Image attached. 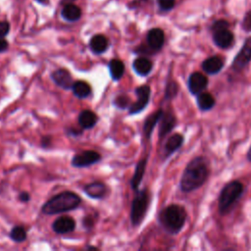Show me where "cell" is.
Segmentation results:
<instances>
[{
    "mask_svg": "<svg viewBox=\"0 0 251 251\" xmlns=\"http://www.w3.org/2000/svg\"><path fill=\"white\" fill-rule=\"evenodd\" d=\"M84 192L87 194V196L95 199H101L105 196L107 187L106 185L101 181H93L91 183H88L83 188Z\"/></svg>",
    "mask_w": 251,
    "mask_h": 251,
    "instance_id": "16",
    "label": "cell"
},
{
    "mask_svg": "<svg viewBox=\"0 0 251 251\" xmlns=\"http://www.w3.org/2000/svg\"><path fill=\"white\" fill-rule=\"evenodd\" d=\"M101 160V156L98 152L93 150H85L73 157L72 165L76 168L88 167Z\"/></svg>",
    "mask_w": 251,
    "mask_h": 251,
    "instance_id": "8",
    "label": "cell"
},
{
    "mask_svg": "<svg viewBox=\"0 0 251 251\" xmlns=\"http://www.w3.org/2000/svg\"><path fill=\"white\" fill-rule=\"evenodd\" d=\"M64 3H66V4H69V3H71V2H73V1H75V0H62Z\"/></svg>",
    "mask_w": 251,
    "mask_h": 251,
    "instance_id": "39",
    "label": "cell"
},
{
    "mask_svg": "<svg viewBox=\"0 0 251 251\" xmlns=\"http://www.w3.org/2000/svg\"><path fill=\"white\" fill-rule=\"evenodd\" d=\"M10 29V25L7 22H0V38H4Z\"/></svg>",
    "mask_w": 251,
    "mask_h": 251,
    "instance_id": "32",
    "label": "cell"
},
{
    "mask_svg": "<svg viewBox=\"0 0 251 251\" xmlns=\"http://www.w3.org/2000/svg\"><path fill=\"white\" fill-rule=\"evenodd\" d=\"M37 1H39V2H44V1H46V0H37Z\"/></svg>",
    "mask_w": 251,
    "mask_h": 251,
    "instance_id": "40",
    "label": "cell"
},
{
    "mask_svg": "<svg viewBox=\"0 0 251 251\" xmlns=\"http://www.w3.org/2000/svg\"><path fill=\"white\" fill-rule=\"evenodd\" d=\"M8 48V42L4 38H0V53L6 51Z\"/></svg>",
    "mask_w": 251,
    "mask_h": 251,
    "instance_id": "36",
    "label": "cell"
},
{
    "mask_svg": "<svg viewBox=\"0 0 251 251\" xmlns=\"http://www.w3.org/2000/svg\"><path fill=\"white\" fill-rule=\"evenodd\" d=\"M243 192V184L240 181L232 180L226 184L219 195V211L225 214L237 201Z\"/></svg>",
    "mask_w": 251,
    "mask_h": 251,
    "instance_id": "4",
    "label": "cell"
},
{
    "mask_svg": "<svg viewBox=\"0 0 251 251\" xmlns=\"http://www.w3.org/2000/svg\"><path fill=\"white\" fill-rule=\"evenodd\" d=\"M163 114H164V111L162 109H159L146 118L143 126V132L147 138H150L155 126L160 122Z\"/></svg>",
    "mask_w": 251,
    "mask_h": 251,
    "instance_id": "17",
    "label": "cell"
},
{
    "mask_svg": "<svg viewBox=\"0 0 251 251\" xmlns=\"http://www.w3.org/2000/svg\"><path fill=\"white\" fill-rule=\"evenodd\" d=\"M243 26H244L245 29L251 30V13H249V14L245 17V19H244V21H243Z\"/></svg>",
    "mask_w": 251,
    "mask_h": 251,
    "instance_id": "34",
    "label": "cell"
},
{
    "mask_svg": "<svg viewBox=\"0 0 251 251\" xmlns=\"http://www.w3.org/2000/svg\"><path fill=\"white\" fill-rule=\"evenodd\" d=\"M176 125V119L172 112H164L161 120H160V127H159V137L163 138L168 133H170L173 128Z\"/></svg>",
    "mask_w": 251,
    "mask_h": 251,
    "instance_id": "13",
    "label": "cell"
},
{
    "mask_svg": "<svg viewBox=\"0 0 251 251\" xmlns=\"http://www.w3.org/2000/svg\"><path fill=\"white\" fill-rule=\"evenodd\" d=\"M213 40L215 44L220 48H229L234 40L233 34L227 28L220 29L213 32Z\"/></svg>",
    "mask_w": 251,
    "mask_h": 251,
    "instance_id": "12",
    "label": "cell"
},
{
    "mask_svg": "<svg viewBox=\"0 0 251 251\" xmlns=\"http://www.w3.org/2000/svg\"><path fill=\"white\" fill-rule=\"evenodd\" d=\"M129 102V99L126 95L125 94H120L118 95L115 99H114V104L116 107L120 108V109H125L127 107Z\"/></svg>",
    "mask_w": 251,
    "mask_h": 251,
    "instance_id": "29",
    "label": "cell"
},
{
    "mask_svg": "<svg viewBox=\"0 0 251 251\" xmlns=\"http://www.w3.org/2000/svg\"><path fill=\"white\" fill-rule=\"evenodd\" d=\"M10 237L15 242H23L26 239V231L22 226H16L10 232Z\"/></svg>",
    "mask_w": 251,
    "mask_h": 251,
    "instance_id": "27",
    "label": "cell"
},
{
    "mask_svg": "<svg viewBox=\"0 0 251 251\" xmlns=\"http://www.w3.org/2000/svg\"><path fill=\"white\" fill-rule=\"evenodd\" d=\"M93 224H94V220L90 216H86L83 219V226H84V227L91 228L93 226Z\"/></svg>",
    "mask_w": 251,
    "mask_h": 251,
    "instance_id": "33",
    "label": "cell"
},
{
    "mask_svg": "<svg viewBox=\"0 0 251 251\" xmlns=\"http://www.w3.org/2000/svg\"><path fill=\"white\" fill-rule=\"evenodd\" d=\"M81 202L80 197L72 191H63L51 199H49L42 206V213L47 215L60 214L75 209Z\"/></svg>",
    "mask_w": 251,
    "mask_h": 251,
    "instance_id": "3",
    "label": "cell"
},
{
    "mask_svg": "<svg viewBox=\"0 0 251 251\" xmlns=\"http://www.w3.org/2000/svg\"><path fill=\"white\" fill-rule=\"evenodd\" d=\"M62 16L65 20L74 22V21H76L80 18L81 11L76 5L69 3V4H66L65 7L63 8Z\"/></svg>",
    "mask_w": 251,
    "mask_h": 251,
    "instance_id": "25",
    "label": "cell"
},
{
    "mask_svg": "<svg viewBox=\"0 0 251 251\" xmlns=\"http://www.w3.org/2000/svg\"><path fill=\"white\" fill-rule=\"evenodd\" d=\"M247 159L251 162V146H250V148H249V150L247 152Z\"/></svg>",
    "mask_w": 251,
    "mask_h": 251,
    "instance_id": "38",
    "label": "cell"
},
{
    "mask_svg": "<svg viewBox=\"0 0 251 251\" xmlns=\"http://www.w3.org/2000/svg\"><path fill=\"white\" fill-rule=\"evenodd\" d=\"M41 141H42V142H41L42 146L46 148V147H48V146L51 144V137H50V136H44Z\"/></svg>",
    "mask_w": 251,
    "mask_h": 251,
    "instance_id": "37",
    "label": "cell"
},
{
    "mask_svg": "<svg viewBox=\"0 0 251 251\" xmlns=\"http://www.w3.org/2000/svg\"><path fill=\"white\" fill-rule=\"evenodd\" d=\"M165 41V35L162 29L160 28H152L147 33V42L151 49L154 51H158L163 47Z\"/></svg>",
    "mask_w": 251,
    "mask_h": 251,
    "instance_id": "14",
    "label": "cell"
},
{
    "mask_svg": "<svg viewBox=\"0 0 251 251\" xmlns=\"http://www.w3.org/2000/svg\"><path fill=\"white\" fill-rule=\"evenodd\" d=\"M178 92V85L176 81L171 80L167 83L166 85V90H165V99L166 100H171L176 96Z\"/></svg>",
    "mask_w": 251,
    "mask_h": 251,
    "instance_id": "28",
    "label": "cell"
},
{
    "mask_svg": "<svg viewBox=\"0 0 251 251\" xmlns=\"http://www.w3.org/2000/svg\"><path fill=\"white\" fill-rule=\"evenodd\" d=\"M19 199H20L22 202H27V201L30 199L29 193H27V192H25V191L21 192L20 195H19Z\"/></svg>",
    "mask_w": 251,
    "mask_h": 251,
    "instance_id": "35",
    "label": "cell"
},
{
    "mask_svg": "<svg viewBox=\"0 0 251 251\" xmlns=\"http://www.w3.org/2000/svg\"><path fill=\"white\" fill-rule=\"evenodd\" d=\"M224 67V61L219 56H213L203 61L202 69L209 75H216L222 71Z\"/></svg>",
    "mask_w": 251,
    "mask_h": 251,
    "instance_id": "15",
    "label": "cell"
},
{
    "mask_svg": "<svg viewBox=\"0 0 251 251\" xmlns=\"http://www.w3.org/2000/svg\"><path fill=\"white\" fill-rule=\"evenodd\" d=\"M98 121L97 115L90 110H83L78 115V124L82 129L93 127Z\"/></svg>",
    "mask_w": 251,
    "mask_h": 251,
    "instance_id": "19",
    "label": "cell"
},
{
    "mask_svg": "<svg viewBox=\"0 0 251 251\" xmlns=\"http://www.w3.org/2000/svg\"><path fill=\"white\" fill-rule=\"evenodd\" d=\"M75 227V222L69 216H61L57 218L53 224L52 228L58 234H65L72 232Z\"/></svg>",
    "mask_w": 251,
    "mask_h": 251,
    "instance_id": "10",
    "label": "cell"
},
{
    "mask_svg": "<svg viewBox=\"0 0 251 251\" xmlns=\"http://www.w3.org/2000/svg\"><path fill=\"white\" fill-rule=\"evenodd\" d=\"M52 80L60 87L64 89H70L73 87L74 79L70 72L66 69H58L51 74Z\"/></svg>",
    "mask_w": 251,
    "mask_h": 251,
    "instance_id": "11",
    "label": "cell"
},
{
    "mask_svg": "<svg viewBox=\"0 0 251 251\" xmlns=\"http://www.w3.org/2000/svg\"><path fill=\"white\" fill-rule=\"evenodd\" d=\"M183 140H184L183 135L180 133H175L172 136H170L165 144V147H164L165 157L167 158V157L171 156L178 148H180L183 143Z\"/></svg>",
    "mask_w": 251,
    "mask_h": 251,
    "instance_id": "18",
    "label": "cell"
},
{
    "mask_svg": "<svg viewBox=\"0 0 251 251\" xmlns=\"http://www.w3.org/2000/svg\"><path fill=\"white\" fill-rule=\"evenodd\" d=\"M109 72L111 75V77L114 80H119L120 78H122V76L124 75L125 73V64L119 60V59H112L109 62Z\"/></svg>",
    "mask_w": 251,
    "mask_h": 251,
    "instance_id": "24",
    "label": "cell"
},
{
    "mask_svg": "<svg viewBox=\"0 0 251 251\" xmlns=\"http://www.w3.org/2000/svg\"><path fill=\"white\" fill-rule=\"evenodd\" d=\"M132 67L137 75L145 76L150 74V72L153 68V64L149 59H147L145 57H139L133 61Z\"/></svg>",
    "mask_w": 251,
    "mask_h": 251,
    "instance_id": "20",
    "label": "cell"
},
{
    "mask_svg": "<svg viewBox=\"0 0 251 251\" xmlns=\"http://www.w3.org/2000/svg\"><path fill=\"white\" fill-rule=\"evenodd\" d=\"M108 39L102 34L94 35L89 42V47L94 54H102L108 48Z\"/></svg>",
    "mask_w": 251,
    "mask_h": 251,
    "instance_id": "21",
    "label": "cell"
},
{
    "mask_svg": "<svg viewBox=\"0 0 251 251\" xmlns=\"http://www.w3.org/2000/svg\"><path fill=\"white\" fill-rule=\"evenodd\" d=\"M207 85H208L207 77L199 72L192 73L188 77L187 87L190 93L193 95H198L199 93L203 92L206 89Z\"/></svg>",
    "mask_w": 251,
    "mask_h": 251,
    "instance_id": "9",
    "label": "cell"
},
{
    "mask_svg": "<svg viewBox=\"0 0 251 251\" xmlns=\"http://www.w3.org/2000/svg\"><path fill=\"white\" fill-rule=\"evenodd\" d=\"M196 101L199 109L201 111H209L215 106V98L209 92H201L196 95Z\"/></svg>",
    "mask_w": 251,
    "mask_h": 251,
    "instance_id": "23",
    "label": "cell"
},
{
    "mask_svg": "<svg viewBox=\"0 0 251 251\" xmlns=\"http://www.w3.org/2000/svg\"><path fill=\"white\" fill-rule=\"evenodd\" d=\"M135 93L137 96V100L134 103H132L128 108L130 115L140 113L148 105V102L150 99V93H151L150 86L148 85L138 86L135 89Z\"/></svg>",
    "mask_w": 251,
    "mask_h": 251,
    "instance_id": "7",
    "label": "cell"
},
{
    "mask_svg": "<svg viewBox=\"0 0 251 251\" xmlns=\"http://www.w3.org/2000/svg\"><path fill=\"white\" fill-rule=\"evenodd\" d=\"M227 27H228V23H227L226 21L220 20V21H217L216 23H214V25H212V30H213V32H214V31L220 30V29L227 28Z\"/></svg>",
    "mask_w": 251,
    "mask_h": 251,
    "instance_id": "31",
    "label": "cell"
},
{
    "mask_svg": "<svg viewBox=\"0 0 251 251\" xmlns=\"http://www.w3.org/2000/svg\"><path fill=\"white\" fill-rule=\"evenodd\" d=\"M159 6L162 10H171L175 6V0H158Z\"/></svg>",
    "mask_w": 251,
    "mask_h": 251,
    "instance_id": "30",
    "label": "cell"
},
{
    "mask_svg": "<svg viewBox=\"0 0 251 251\" xmlns=\"http://www.w3.org/2000/svg\"><path fill=\"white\" fill-rule=\"evenodd\" d=\"M251 61V37L247 38L241 47L240 51L237 53L232 61L231 69L234 72L242 71Z\"/></svg>",
    "mask_w": 251,
    "mask_h": 251,
    "instance_id": "6",
    "label": "cell"
},
{
    "mask_svg": "<svg viewBox=\"0 0 251 251\" xmlns=\"http://www.w3.org/2000/svg\"><path fill=\"white\" fill-rule=\"evenodd\" d=\"M72 89H73L74 94L78 98H85V97L89 96V94L91 92L90 85L86 81H83V80L75 81Z\"/></svg>",
    "mask_w": 251,
    "mask_h": 251,
    "instance_id": "26",
    "label": "cell"
},
{
    "mask_svg": "<svg viewBox=\"0 0 251 251\" xmlns=\"http://www.w3.org/2000/svg\"><path fill=\"white\" fill-rule=\"evenodd\" d=\"M209 175L208 163L202 156L193 158L185 167L179 186L181 191L190 192L204 184Z\"/></svg>",
    "mask_w": 251,
    "mask_h": 251,
    "instance_id": "1",
    "label": "cell"
},
{
    "mask_svg": "<svg viewBox=\"0 0 251 251\" xmlns=\"http://www.w3.org/2000/svg\"><path fill=\"white\" fill-rule=\"evenodd\" d=\"M146 164H147V159H142L140 160L137 164H136V167H135V171H134V174H133V176L130 180V185L132 187V189L134 190H137L142 178H143V176H144V173H145V169H146Z\"/></svg>",
    "mask_w": 251,
    "mask_h": 251,
    "instance_id": "22",
    "label": "cell"
},
{
    "mask_svg": "<svg viewBox=\"0 0 251 251\" xmlns=\"http://www.w3.org/2000/svg\"><path fill=\"white\" fill-rule=\"evenodd\" d=\"M150 203V193L145 188L142 190L137 191L132 203H131V209H130V221L133 226H139L149 207Z\"/></svg>",
    "mask_w": 251,
    "mask_h": 251,
    "instance_id": "5",
    "label": "cell"
},
{
    "mask_svg": "<svg viewBox=\"0 0 251 251\" xmlns=\"http://www.w3.org/2000/svg\"><path fill=\"white\" fill-rule=\"evenodd\" d=\"M186 212L183 207L172 204L165 207L159 214L158 220L162 227L171 234L178 233L185 222H186Z\"/></svg>",
    "mask_w": 251,
    "mask_h": 251,
    "instance_id": "2",
    "label": "cell"
}]
</instances>
